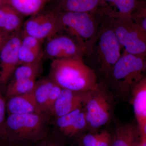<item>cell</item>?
<instances>
[{
    "mask_svg": "<svg viewBox=\"0 0 146 146\" xmlns=\"http://www.w3.org/2000/svg\"><path fill=\"white\" fill-rule=\"evenodd\" d=\"M49 78L62 89L86 93L98 86L95 71L82 58L53 59Z\"/></svg>",
    "mask_w": 146,
    "mask_h": 146,
    "instance_id": "6da1fadb",
    "label": "cell"
},
{
    "mask_svg": "<svg viewBox=\"0 0 146 146\" xmlns=\"http://www.w3.org/2000/svg\"><path fill=\"white\" fill-rule=\"evenodd\" d=\"M48 117L43 113L7 115L0 140L38 145L48 133Z\"/></svg>",
    "mask_w": 146,
    "mask_h": 146,
    "instance_id": "7a4b0ae2",
    "label": "cell"
},
{
    "mask_svg": "<svg viewBox=\"0 0 146 146\" xmlns=\"http://www.w3.org/2000/svg\"><path fill=\"white\" fill-rule=\"evenodd\" d=\"M145 76L146 59L144 55H137L124 52L113 66L109 78L119 94L127 96Z\"/></svg>",
    "mask_w": 146,
    "mask_h": 146,
    "instance_id": "3957f363",
    "label": "cell"
},
{
    "mask_svg": "<svg viewBox=\"0 0 146 146\" xmlns=\"http://www.w3.org/2000/svg\"><path fill=\"white\" fill-rule=\"evenodd\" d=\"M109 21L125 52L137 55L146 53V32L132 20L131 16H123L104 8Z\"/></svg>",
    "mask_w": 146,
    "mask_h": 146,
    "instance_id": "277c9868",
    "label": "cell"
},
{
    "mask_svg": "<svg viewBox=\"0 0 146 146\" xmlns=\"http://www.w3.org/2000/svg\"><path fill=\"white\" fill-rule=\"evenodd\" d=\"M57 10V9H56ZM63 30L76 40L88 52L94 43L98 31L97 21L100 11L79 13L57 10Z\"/></svg>",
    "mask_w": 146,
    "mask_h": 146,
    "instance_id": "5b68a950",
    "label": "cell"
},
{
    "mask_svg": "<svg viewBox=\"0 0 146 146\" xmlns=\"http://www.w3.org/2000/svg\"><path fill=\"white\" fill-rule=\"evenodd\" d=\"M102 22L95 42H97L98 44L97 54L101 70L109 78L112 68L121 55V46L115 31L103 13Z\"/></svg>",
    "mask_w": 146,
    "mask_h": 146,
    "instance_id": "8992f818",
    "label": "cell"
},
{
    "mask_svg": "<svg viewBox=\"0 0 146 146\" xmlns=\"http://www.w3.org/2000/svg\"><path fill=\"white\" fill-rule=\"evenodd\" d=\"M112 105L109 94L100 84L89 92L83 105L87 127L94 130L106 125L111 118Z\"/></svg>",
    "mask_w": 146,
    "mask_h": 146,
    "instance_id": "52a82bcc",
    "label": "cell"
},
{
    "mask_svg": "<svg viewBox=\"0 0 146 146\" xmlns=\"http://www.w3.org/2000/svg\"><path fill=\"white\" fill-rule=\"evenodd\" d=\"M63 30L56 9L44 11L31 16L23 25L22 32L41 40L48 39Z\"/></svg>",
    "mask_w": 146,
    "mask_h": 146,
    "instance_id": "ba28073f",
    "label": "cell"
},
{
    "mask_svg": "<svg viewBox=\"0 0 146 146\" xmlns=\"http://www.w3.org/2000/svg\"><path fill=\"white\" fill-rule=\"evenodd\" d=\"M44 48V57L54 59L82 58L86 49L68 35L60 34L47 39Z\"/></svg>",
    "mask_w": 146,
    "mask_h": 146,
    "instance_id": "9c48e42d",
    "label": "cell"
},
{
    "mask_svg": "<svg viewBox=\"0 0 146 146\" xmlns=\"http://www.w3.org/2000/svg\"><path fill=\"white\" fill-rule=\"evenodd\" d=\"M21 38V31L11 34L0 50V85L6 84L19 65Z\"/></svg>",
    "mask_w": 146,
    "mask_h": 146,
    "instance_id": "30bf717a",
    "label": "cell"
},
{
    "mask_svg": "<svg viewBox=\"0 0 146 146\" xmlns=\"http://www.w3.org/2000/svg\"><path fill=\"white\" fill-rule=\"evenodd\" d=\"M56 124L59 135L68 138L78 136L87 127L83 106L56 118Z\"/></svg>",
    "mask_w": 146,
    "mask_h": 146,
    "instance_id": "8fae6325",
    "label": "cell"
},
{
    "mask_svg": "<svg viewBox=\"0 0 146 146\" xmlns=\"http://www.w3.org/2000/svg\"><path fill=\"white\" fill-rule=\"evenodd\" d=\"M89 92L81 93L62 89L50 115L56 118L82 107Z\"/></svg>",
    "mask_w": 146,
    "mask_h": 146,
    "instance_id": "7c38bea8",
    "label": "cell"
},
{
    "mask_svg": "<svg viewBox=\"0 0 146 146\" xmlns=\"http://www.w3.org/2000/svg\"><path fill=\"white\" fill-rule=\"evenodd\" d=\"M21 35V44L18 53L19 65L42 60L44 57L42 44L44 40L27 35L22 31Z\"/></svg>",
    "mask_w": 146,
    "mask_h": 146,
    "instance_id": "4fadbf2b",
    "label": "cell"
},
{
    "mask_svg": "<svg viewBox=\"0 0 146 146\" xmlns=\"http://www.w3.org/2000/svg\"><path fill=\"white\" fill-rule=\"evenodd\" d=\"M7 99L6 104L7 115L42 113L37 104L33 91Z\"/></svg>",
    "mask_w": 146,
    "mask_h": 146,
    "instance_id": "5bb4252c",
    "label": "cell"
},
{
    "mask_svg": "<svg viewBox=\"0 0 146 146\" xmlns=\"http://www.w3.org/2000/svg\"><path fill=\"white\" fill-rule=\"evenodd\" d=\"M130 94V103L140 130L146 120V76L134 86Z\"/></svg>",
    "mask_w": 146,
    "mask_h": 146,
    "instance_id": "9a60e30c",
    "label": "cell"
},
{
    "mask_svg": "<svg viewBox=\"0 0 146 146\" xmlns=\"http://www.w3.org/2000/svg\"><path fill=\"white\" fill-rule=\"evenodd\" d=\"M141 136L138 125L131 124L118 125L112 135L110 146H139Z\"/></svg>",
    "mask_w": 146,
    "mask_h": 146,
    "instance_id": "2e32d148",
    "label": "cell"
},
{
    "mask_svg": "<svg viewBox=\"0 0 146 146\" xmlns=\"http://www.w3.org/2000/svg\"><path fill=\"white\" fill-rule=\"evenodd\" d=\"M57 10L79 13H94L104 5L103 0H53Z\"/></svg>",
    "mask_w": 146,
    "mask_h": 146,
    "instance_id": "e0dca14e",
    "label": "cell"
},
{
    "mask_svg": "<svg viewBox=\"0 0 146 146\" xmlns=\"http://www.w3.org/2000/svg\"><path fill=\"white\" fill-rule=\"evenodd\" d=\"M23 16L11 5L0 6V29L6 33H13L23 26Z\"/></svg>",
    "mask_w": 146,
    "mask_h": 146,
    "instance_id": "ac0fdd59",
    "label": "cell"
},
{
    "mask_svg": "<svg viewBox=\"0 0 146 146\" xmlns=\"http://www.w3.org/2000/svg\"><path fill=\"white\" fill-rule=\"evenodd\" d=\"M10 5L23 16H31L44 8L48 0H9Z\"/></svg>",
    "mask_w": 146,
    "mask_h": 146,
    "instance_id": "d6986e66",
    "label": "cell"
},
{
    "mask_svg": "<svg viewBox=\"0 0 146 146\" xmlns=\"http://www.w3.org/2000/svg\"><path fill=\"white\" fill-rule=\"evenodd\" d=\"M55 84L49 78L41 79L36 82L33 93L37 104L42 113H44L46 104Z\"/></svg>",
    "mask_w": 146,
    "mask_h": 146,
    "instance_id": "ffe728a7",
    "label": "cell"
},
{
    "mask_svg": "<svg viewBox=\"0 0 146 146\" xmlns=\"http://www.w3.org/2000/svg\"><path fill=\"white\" fill-rule=\"evenodd\" d=\"M139 0H103L104 6L119 16H131Z\"/></svg>",
    "mask_w": 146,
    "mask_h": 146,
    "instance_id": "44dd1931",
    "label": "cell"
},
{
    "mask_svg": "<svg viewBox=\"0 0 146 146\" xmlns=\"http://www.w3.org/2000/svg\"><path fill=\"white\" fill-rule=\"evenodd\" d=\"M42 60L19 65L14 71L12 80L35 79L42 72Z\"/></svg>",
    "mask_w": 146,
    "mask_h": 146,
    "instance_id": "7402d4cb",
    "label": "cell"
},
{
    "mask_svg": "<svg viewBox=\"0 0 146 146\" xmlns=\"http://www.w3.org/2000/svg\"><path fill=\"white\" fill-rule=\"evenodd\" d=\"M36 82L35 79L11 80L7 88V98L8 99L32 92L34 89Z\"/></svg>",
    "mask_w": 146,
    "mask_h": 146,
    "instance_id": "603a6c76",
    "label": "cell"
},
{
    "mask_svg": "<svg viewBox=\"0 0 146 146\" xmlns=\"http://www.w3.org/2000/svg\"><path fill=\"white\" fill-rule=\"evenodd\" d=\"M132 20L146 32V0H139L131 14Z\"/></svg>",
    "mask_w": 146,
    "mask_h": 146,
    "instance_id": "cb8c5ba5",
    "label": "cell"
},
{
    "mask_svg": "<svg viewBox=\"0 0 146 146\" xmlns=\"http://www.w3.org/2000/svg\"><path fill=\"white\" fill-rule=\"evenodd\" d=\"M62 89L60 86L57 85L56 84H55L51 92L48 100L46 104L44 111L45 114L48 115L50 114L55 102L60 94Z\"/></svg>",
    "mask_w": 146,
    "mask_h": 146,
    "instance_id": "d4e9b609",
    "label": "cell"
},
{
    "mask_svg": "<svg viewBox=\"0 0 146 146\" xmlns=\"http://www.w3.org/2000/svg\"><path fill=\"white\" fill-rule=\"evenodd\" d=\"M100 132L99 139L94 146H110L112 135L107 130Z\"/></svg>",
    "mask_w": 146,
    "mask_h": 146,
    "instance_id": "484cf974",
    "label": "cell"
},
{
    "mask_svg": "<svg viewBox=\"0 0 146 146\" xmlns=\"http://www.w3.org/2000/svg\"><path fill=\"white\" fill-rule=\"evenodd\" d=\"M59 141V138L55 134L52 136H50L48 133L38 146H63Z\"/></svg>",
    "mask_w": 146,
    "mask_h": 146,
    "instance_id": "4316f807",
    "label": "cell"
},
{
    "mask_svg": "<svg viewBox=\"0 0 146 146\" xmlns=\"http://www.w3.org/2000/svg\"><path fill=\"white\" fill-rule=\"evenodd\" d=\"M6 103L5 100L3 98L0 91V136L4 123L6 119Z\"/></svg>",
    "mask_w": 146,
    "mask_h": 146,
    "instance_id": "83f0119b",
    "label": "cell"
},
{
    "mask_svg": "<svg viewBox=\"0 0 146 146\" xmlns=\"http://www.w3.org/2000/svg\"><path fill=\"white\" fill-rule=\"evenodd\" d=\"M0 145L1 146H38V145H34V144L27 143H16V142H10V141L2 140H0Z\"/></svg>",
    "mask_w": 146,
    "mask_h": 146,
    "instance_id": "f1b7e54d",
    "label": "cell"
},
{
    "mask_svg": "<svg viewBox=\"0 0 146 146\" xmlns=\"http://www.w3.org/2000/svg\"><path fill=\"white\" fill-rule=\"evenodd\" d=\"M8 34L0 29V50L10 36H8Z\"/></svg>",
    "mask_w": 146,
    "mask_h": 146,
    "instance_id": "f546056e",
    "label": "cell"
},
{
    "mask_svg": "<svg viewBox=\"0 0 146 146\" xmlns=\"http://www.w3.org/2000/svg\"><path fill=\"white\" fill-rule=\"evenodd\" d=\"M141 136V142H146V120L143 127L139 130Z\"/></svg>",
    "mask_w": 146,
    "mask_h": 146,
    "instance_id": "4dcf8cb0",
    "label": "cell"
},
{
    "mask_svg": "<svg viewBox=\"0 0 146 146\" xmlns=\"http://www.w3.org/2000/svg\"><path fill=\"white\" fill-rule=\"evenodd\" d=\"M139 146H146V142H141Z\"/></svg>",
    "mask_w": 146,
    "mask_h": 146,
    "instance_id": "1f68e13d",
    "label": "cell"
},
{
    "mask_svg": "<svg viewBox=\"0 0 146 146\" xmlns=\"http://www.w3.org/2000/svg\"><path fill=\"white\" fill-rule=\"evenodd\" d=\"M2 0H0V6H1V3Z\"/></svg>",
    "mask_w": 146,
    "mask_h": 146,
    "instance_id": "d6a6232c",
    "label": "cell"
},
{
    "mask_svg": "<svg viewBox=\"0 0 146 146\" xmlns=\"http://www.w3.org/2000/svg\"><path fill=\"white\" fill-rule=\"evenodd\" d=\"M144 56H145V58L146 59V53L145 54H144Z\"/></svg>",
    "mask_w": 146,
    "mask_h": 146,
    "instance_id": "836d02e7",
    "label": "cell"
},
{
    "mask_svg": "<svg viewBox=\"0 0 146 146\" xmlns=\"http://www.w3.org/2000/svg\"><path fill=\"white\" fill-rule=\"evenodd\" d=\"M0 146H1V145H0Z\"/></svg>",
    "mask_w": 146,
    "mask_h": 146,
    "instance_id": "e575fe53",
    "label": "cell"
}]
</instances>
